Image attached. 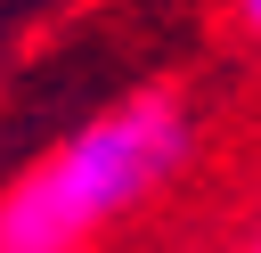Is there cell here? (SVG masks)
Listing matches in <instances>:
<instances>
[{"mask_svg":"<svg viewBox=\"0 0 261 253\" xmlns=\"http://www.w3.org/2000/svg\"><path fill=\"white\" fill-rule=\"evenodd\" d=\"M188 155V98L130 90L73 122L49 155H33L0 188V253H82L130 204H147Z\"/></svg>","mask_w":261,"mask_h":253,"instance_id":"1","label":"cell"},{"mask_svg":"<svg viewBox=\"0 0 261 253\" xmlns=\"http://www.w3.org/2000/svg\"><path fill=\"white\" fill-rule=\"evenodd\" d=\"M237 24H245V33L261 41V0H237Z\"/></svg>","mask_w":261,"mask_h":253,"instance_id":"2","label":"cell"},{"mask_svg":"<svg viewBox=\"0 0 261 253\" xmlns=\"http://www.w3.org/2000/svg\"><path fill=\"white\" fill-rule=\"evenodd\" d=\"M253 253H261V237H253Z\"/></svg>","mask_w":261,"mask_h":253,"instance_id":"3","label":"cell"}]
</instances>
